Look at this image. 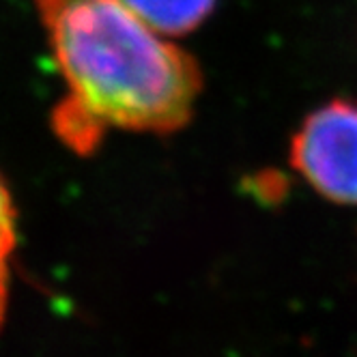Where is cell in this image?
Returning a JSON list of instances; mask_svg holds the SVG:
<instances>
[{"label": "cell", "mask_w": 357, "mask_h": 357, "mask_svg": "<svg viewBox=\"0 0 357 357\" xmlns=\"http://www.w3.org/2000/svg\"><path fill=\"white\" fill-rule=\"evenodd\" d=\"M67 95L59 138L93 151L110 130L172 134L190 123L202 73L185 50L155 33L121 0H37Z\"/></svg>", "instance_id": "cell-1"}, {"label": "cell", "mask_w": 357, "mask_h": 357, "mask_svg": "<svg viewBox=\"0 0 357 357\" xmlns=\"http://www.w3.org/2000/svg\"><path fill=\"white\" fill-rule=\"evenodd\" d=\"M291 164L321 196L357 205V104L331 99L303 119L291 142Z\"/></svg>", "instance_id": "cell-2"}, {"label": "cell", "mask_w": 357, "mask_h": 357, "mask_svg": "<svg viewBox=\"0 0 357 357\" xmlns=\"http://www.w3.org/2000/svg\"><path fill=\"white\" fill-rule=\"evenodd\" d=\"M155 33L172 39L194 33L215 11L218 0H121Z\"/></svg>", "instance_id": "cell-3"}, {"label": "cell", "mask_w": 357, "mask_h": 357, "mask_svg": "<svg viewBox=\"0 0 357 357\" xmlns=\"http://www.w3.org/2000/svg\"><path fill=\"white\" fill-rule=\"evenodd\" d=\"M15 248V209L11 194L0 178V323L7 308L9 295V263Z\"/></svg>", "instance_id": "cell-4"}]
</instances>
